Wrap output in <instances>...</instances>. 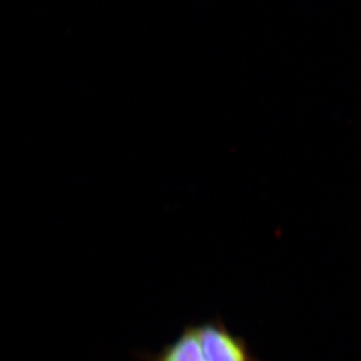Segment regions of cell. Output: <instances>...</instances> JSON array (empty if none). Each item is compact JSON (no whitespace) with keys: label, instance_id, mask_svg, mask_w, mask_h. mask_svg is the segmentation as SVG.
Here are the masks:
<instances>
[{"label":"cell","instance_id":"cell-1","mask_svg":"<svg viewBox=\"0 0 361 361\" xmlns=\"http://www.w3.org/2000/svg\"><path fill=\"white\" fill-rule=\"evenodd\" d=\"M142 361H259L249 344L221 319L189 324L155 353H143Z\"/></svg>","mask_w":361,"mask_h":361}]
</instances>
